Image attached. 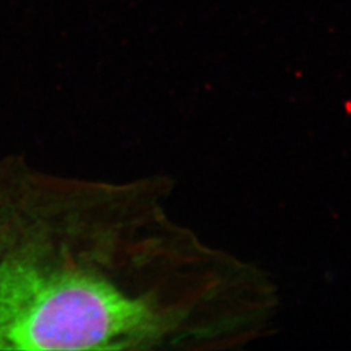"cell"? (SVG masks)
<instances>
[{
    "label": "cell",
    "mask_w": 351,
    "mask_h": 351,
    "mask_svg": "<svg viewBox=\"0 0 351 351\" xmlns=\"http://www.w3.org/2000/svg\"><path fill=\"white\" fill-rule=\"evenodd\" d=\"M156 177L0 158V350L143 351L185 336L184 245Z\"/></svg>",
    "instance_id": "6da1fadb"
}]
</instances>
